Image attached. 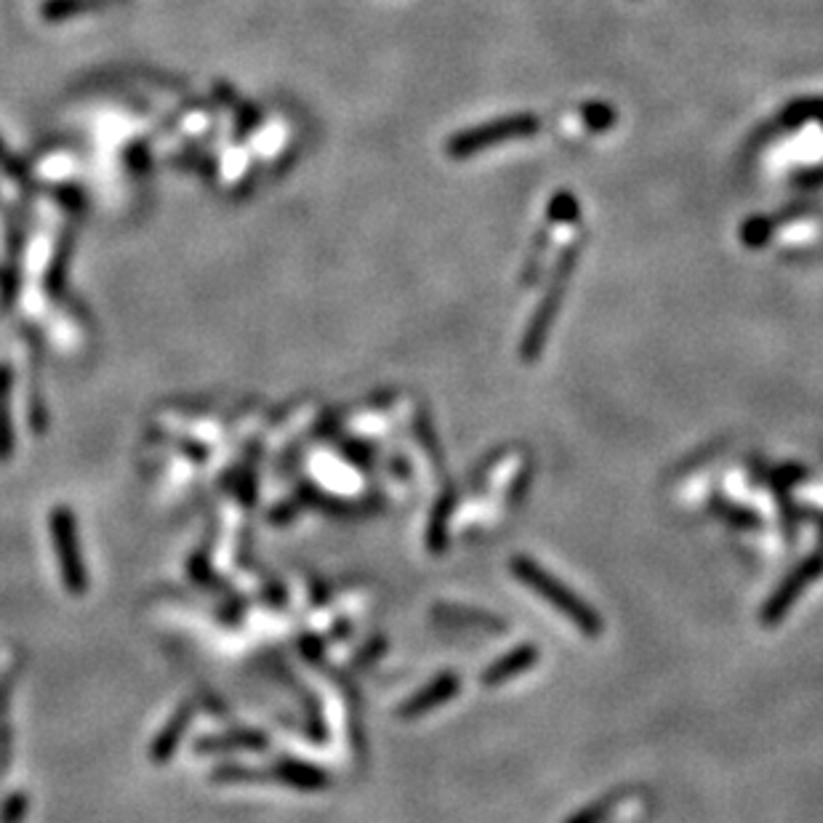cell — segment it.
I'll list each match as a JSON object with an SVG mask.
<instances>
[{
  "label": "cell",
  "mask_w": 823,
  "mask_h": 823,
  "mask_svg": "<svg viewBox=\"0 0 823 823\" xmlns=\"http://www.w3.org/2000/svg\"><path fill=\"white\" fill-rule=\"evenodd\" d=\"M512 570H515V576L520 578L523 584L533 586L544 600H549L554 608L562 610L568 618H573V624H576L581 632H586L589 637H597V632H600V618H597V613L586 608L584 602L578 600V597H573V594H570L562 584H557L552 576H547L536 562L525 560V557H515V560H512Z\"/></svg>",
  "instance_id": "obj_1"
},
{
  "label": "cell",
  "mask_w": 823,
  "mask_h": 823,
  "mask_svg": "<svg viewBox=\"0 0 823 823\" xmlns=\"http://www.w3.org/2000/svg\"><path fill=\"white\" fill-rule=\"evenodd\" d=\"M48 525H51V541H54L56 562H59V570H62L64 589L72 597H83L88 589V573L86 562H83V552H80L75 517H72V512L64 504H59L51 512V517H48Z\"/></svg>",
  "instance_id": "obj_2"
},
{
  "label": "cell",
  "mask_w": 823,
  "mask_h": 823,
  "mask_svg": "<svg viewBox=\"0 0 823 823\" xmlns=\"http://www.w3.org/2000/svg\"><path fill=\"white\" fill-rule=\"evenodd\" d=\"M821 570H823L821 557H813V560H808L805 565H800L797 573H794V576L789 578L781 589H778L776 597L770 600L768 610H765V621H776L778 616H784V610L789 608L797 597H800L802 589H805V586H808L810 581L821 573Z\"/></svg>",
  "instance_id": "obj_3"
},
{
  "label": "cell",
  "mask_w": 823,
  "mask_h": 823,
  "mask_svg": "<svg viewBox=\"0 0 823 823\" xmlns=\"http://www.w3.org/2000/svg\"><path fill=\"white\" fill-rule=\"evenodd\" d=\"M192 714H195V706L187 704V701H184V704L179 706L174 714H171V720L166 722V728L160 730L158 738H155V744H152V749H150V757L155 765H163V762L171 760V754L176 752V746H179V741H182L184 730L190 728Z\"/></svg>",
  "instance_id": "obj_4"
},
{
  "label": "cell",
  "mask_w": 823,
  "mask_h": 823,
  "mask_svg": "<svg viewBox=\"0 0 823 823\" xmlns=\"http://www.w3.org/2000/svg\"><path fill=\"white\" fill-rule=\"evenodd\" d=\"M270 776L277 778L280 784L301 789V792H317V789H325V784H328V778H325L323 770H317L312 768V765H304V762L296 760L277 762L275 768L270 770Z\"/></svg>",
  "instance_id": "obj_5"
},
{
  "label": "cell",
  "mask_w": 823,
  "mask_h": 823,
  "mask_svg": "<svg viewBox=\"0 0 823 823\" xmlns=\"http://www.w3.org/2000/svg\"><path fill=\"white\" fill-rule=\"evenodd\" d=\"M222 749H254L262 752L267 749V738L256 730H238V733H227V736L203 738L198 744V752H222Z\"/></svg>",
  "instance_id": "obj_6"
},
{
  "label": "cell",
  "mask_w": 823,
  "mask_h": 823,
  "mask_svg": "<svg viewBox=\"0 0 823 823\" xmlns=\"http://www.w3.org/2000/svg\"><path fill=\"white\" fill-rule=\"evenodd\" d=\"M453 690H456V680L453 677H443V680L432 682L424 693H419V696H413V701L403 709L405 717H413V714H421L427 712V709H432V706L443 704L445 698L451 696Z\"/></svg>",
  "instance_id": "obj_7"
},
{
  "label": "cell",
  "mask_w": 823,
  "mask_h": 823,
  "mask_svg": "<svg viewBox=\"0 0 823 823\" xmlns=\"http://www.w3.org/2000/svg\"><path fill=\"white\" fill-rule=\"evenodd\" d=\"M8 371L0 368V461H6L14 453V424L8 411Z\"/></svg>",
  "instance_id": "obj_8"
},
{
  "label": "cell",
  "mask_w": 823,
  "mask_h": 823,
  "mask_svg": "<svg viewBox=\"0 0 823 823\" xmlns=\"http://www.w3.org/2000/svg\"><path fill=\"white\" fill-rule=\"evenodd\" d=\"M531 661H533V650H517L515 656L504 658L501 664L493 666L491 672H488V677H483V680L488 682V685H496V682L507 680L509 674H515L517 669H525Z\"/></svg>",
  "instance_id": "obj_9"
},
{
  "label": "cell",
  "mask_w": 823,
  "mask_h": 823,
  "mask_svg": "<svg viewBox=\"0 0 823 823\" xmlns=\"http://www.w3.org/2000/svg\"><path fill=\"white\" fill-rule=\"evenodd\" d=\"M24 816H27V794H11L0 810V823H22Z\"/></svg>",
  "instance_id": "obj_10"
},
{
  "label": "cell",
  "mask_w": 823,
  "mask_h": 823,
  "mask_svg": "<svg viewBox=\"0 0 823 823\" xmlns=\"http://www.w3.org/2000/svg\"><path fill=\"white\" fill-rule=\"evenodd\" d=\"M264 773L248 768H222L214 773L216 784H243V781H262Z\"/></svg>",
  "instance_id": "obj_11"
}]
</instances>
